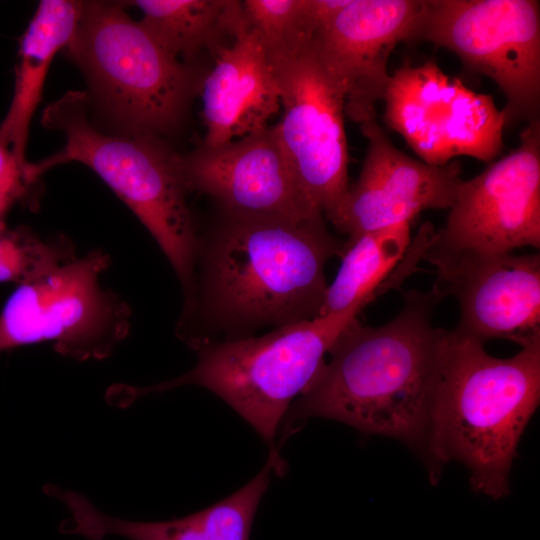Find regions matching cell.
I'll use <instances>...</instances> for the list:
<instances>
[{"label": "cell", "instance_id": "cell-1", "mask_svg": "<svg viewBox=\"0 0 540 540\" xmlns=\"http://www.w3.org/2000/svg\"><path fill=\"white\" fill-rule=\"evenodd\" d=\"M445 296L434 283L428 291L404 292L399 312L381 326L352 321L287 411L284 435L299 422L324 418L396 439L420 458L435 484L432 423L448 330L433 326L432 315Z\"/></svg>", "mask_w": 540, "mask_h": 540}, {"label": "cell", "instance_id": "cell-2", "mask_svg": "<svg viewBox=\"0 0 540 540\" xmlns=\"http://www.w3.org/2000/svg\"><path fill=\"white\" fill-rule=\"evenodd\" d=\"M343 247L324 216L294 221L225 212L199 237L177 334L190 345L318 317L328 287L325 265Z\"/></svg>", "mask_w": 540, "mask_h": 540}, {"label": "cell", "instance_id": "cell-3", "mask_svg": "<svg viewBox=\"0 0 540 540\" xmlns=\"http://www.w3.org/2000/svg\"><path fill=\"white\" fill-rule=\"evenodd\" d=\"M540 402V342L497 358L484 344L448 330L433 414L436 483L450 461L464 465L473 491L510 493V471Z\"/></svg>", "mask_w": 540, "mask_h": 540}, {"label": "cell", "instance_id": "cell-4", "mask_svg": "<svg viewBox=\"0 0 540 540\" xmlns=\"http://www.w3.org/2000/svg\"><path fill=\"white\" fill-rule=\"evenodd\" d=\"M388 291L382 286L345 310L273 328L262 336L192 343L189 347L198 360L190 371L145 387L115 385L107 399L114 406L127 407L145 395L184 385L204 387L255 429L269 447L268 459L277 475H282L285 462L275 439L287 411L312 384L344 329Z\"/></svg>", "mask_w": 540, "mask_h": 540}, {"label": "cell", "instance_id": "cell-5", "mask_svg": "<svg viewBox=\"0 0 540 540\" xmlns=\"http://www.w3.org/2000/svg\"><path fill=\"white\" fill-rule=\"evenodd\" d=\"M87 93L70 91L44 110L45 127L60 130L65 145L26 168L32 183L50 168L80 162L91 168L153 236L186 295L192 286L199 236L187 203L182 159L157 136L111 135L88 118Z\"/></svg>", "mask_w": 540, "mask_h": 540}, {"label": "cell", "instance_id": "cell-6", "mask_svg": "<svg viewBox=\"0 0 540 540\" xmlns=\"http://www.w3.org/2000/svg\"><path fill=\"white\" fill-rule=\"evenodd\" d=\"M65 49L126 134L159 137L178 127L192 92L191 73L123 4L83 2Z\"/></svg>", "mask_w": 540, "mask_h": 540}, {"label": "cell", "instance_id": "cell-7", "mask_svg": "<svg viewBox=\"0 0 540 540\" xmlns=\"http://www.w3.org/2000/svg\"><path fill=\"white\" fill-rule=\"evenodd\" d=\"M109 264L95 249L18 285L0 313V352L50 342L79 361L110 356L129 332L131 309L100 283Z\"/></svg>", "mask_w": 540, "mask_h": 540}, {"label": "cell", "instance_id": "cell-8", "mask_svg": "<svg viewBox=\"0 0 540 540\" xmlns=\"http://www.w3.org/2000/svg\"><path fill=\"white\" fill-rule=\"evenodd\" d=\"M416 39L450 50L493 80L507 100L506 125L539 119V1L426 0Z\"/></svg>", "mask_w": 540, "mask_h": 540}, {"label": "cell", "instance_id": "cell-9", "mask_svg": "<svg viewBox=\"0 0 540 540\" xmlns=\"http://www.w3.org/2000/svg\"><path fill=\"white\" fill-rule=\"evenodd\" d=\"M267 53L282 108L272 127L305 198L327 219L349 186L344 91L319 59L312 38Z\"/></svg>", "mask_w": 540, "mask_h": 540}, {"label": "cell", "instance_id": "cell-10", "mask_svg": "<svg viewBox=\"0 0 540 540\" xmlns=\"http://www.w3.org/2000/svg\"><path fill=\"white\" fill-rule=\"evenodd\" d=\"M383 100L387 126L427 164L444 166L457 156L489 163L504 148L505 115L493 97L469 89L432 60L397 69Z\"/></svg>", "mask_w": 540, "mask_h": 540}, {"label": "cell", "instance_id": "cell-11", "mask_svg": "<svg viewBox=\"0 0 540 540\" xmlns=\"http://www.w3.org/2000/svg\"><path fill=\"white\" fill-rule=\"evenodd\" d=\"M432 243L447 249L503 254L540 247V122L520 144L474 178L462 181L445 225Z\"/></svg>", "mask_w": 540, "mask_h": 540}, {"label": "cell", "instance_id": "cell-12", "mask_svg": "<svg viewBox=\"0 0 540 540\" xmlns=\"http://www.w3.org/2000/svg\"><path fill=\"white\" fill-rule=\"evenodd\" d=\"M432 240L423 260L434 265L435 283L459 304L458 334L482 344L506 339L521 348L540 342L539 253L447 249Z\"/></svg>", "mask_w": 540, "mask_h": 540}, {"label": "cell", "instance_id": "cell-13", "mask_svg": "<svg viewBox=\"0 0 540 540\" xmlns=\"http://www.w3.org/2000/svg\"><path fill=\"white\" fill-rule=\"evenodd\" d=\"M426 0H349L312 37L319 59L345 94V115L376 119L390 80L389 56L416 39Z\"/></svg>", "mask_w": 540, "mask_h": 540}, {"label": "cell", "instance_id": "cell-14", "mask_svg": "<svg viewBox=\"0 0 540 540\" xmlns=\"http://www.w3.org/2000/svg\"><path fill=\"white\" fill-rule=\"evenodd\" d=\"M360 129L367 151L358 179L327 218L348 238L413 219L426 209H449L463 181L461 165L434 166L399 150L377 119Z\"/></svg>", "mask_w": 540, "mask_h": 540}, {"label": "cell", "instance_id": "cell-15", "mask_svg": "<svg viewBox=\"0 0 540 540\" xmlns=\"http://www.w3.org/2000/svg\"><path fill=\"white\" fill-rule=\"evenodd\" d=\"M181 159L188 190L209 195L227 213L294 221L323 216L305 198L273 127L200 146Z\"/></svg>", "mask_w": 540, "mask_h": 540}, {"label": "cell", "instance_id": "cell-16", "mask_svg": "<svg viewBox=\"0 0 540 540\" xmlns=\"http://www.w3.org/2000/svg\"><path fill=\"white\" fill-rule=\"evenodd\" d=\"M202 104L207 148L263 131L281 108L267 50L244 13L231 40L215 53L202 84Z\"/></svg>", "mask_w": 540, "mask_h": 540}, {"label": "cell", "instance_id": "cell-17", "mask_svg": "<svg viewBox=\"0 0 540 540\" xmlns=\"http://www.w3.org/2000/svg\"><path fill=\"white\" fill-rule=\"evenodd\" d=\"M274 471L268 459L245 486L201 511L166 521H131L100 512L84 496L62 490L58 499L70 512L60 530L88 540L114 535L128 540H249L260 500Z\"/></svg>", "mask_w": 540, "mask_h": 540}, {"label": "cell", "instance_id": "cell-18", "mask_svg": "<svg viewBox=\"0 0 540 540\" xmlns=\"http://www.w3.org/2000/svg\"><path fill=\"white\" fill-rule=\"evenodd\" d=\"M81 1H40L21 37L14 95L0 125L17 162L24 168L25 149L33 113L40 101L54 56L72 40L82 10Z\"/></svg>", "mask_w": 540, "mask_h": 540}, {"label": "cell", "instance_id": "cell-19", "mask_svg": "<svg viewBox=\"0 0 540 540\" xmlns=\"http://www.w3.org/2000/svg\"><path fill=\"white\" fill-rule=\"evenodd\" d=\"M141 23L171 55L191 58L203 49L215 53L230 41L243 17L240 1L135 0Z\"/></svg>", "mask_w": 540, "mask_h": 540}, {"label": "cell", "instance_id": "cell-20", "mask_svg": "<svg viewBox=\"0 0 540 540\" xmlns=\"http://www.w3.org/2000/svg\"><path fill=\"white\" fill-rule=\"evenodd\" d=\"M411 223L369 231L344 241L342 262L327 287L319 316L345 310L383 285L410 247Z\"/></svg>", "mask_w": 540, "mask_h": 540}, {"label": "cell", "instance_id": "cell-21", "mask_svg": "<svg viewBox=\"0 0 540 540\" xmlns=\"http://www.w3.org/2000/svg\"><path fill=\"white\" fill-rule=\"evenodd\" d=\"M76 256L65 237L43 239L28 228H6L0 232V282L32 281Z\"/></svg>", "mask_w": 540, "mask_h": 540}, {"label": "cell", "instance_id": "cell-22", "mask_svg": "<svg viewBox=\"0 0 540 540\" xmlns=\"http://www.w3.org/2000/svg\"><path fill=\"white\" fill-rule=\"evenodd\" d=\"M241 5L248 24L268 51L312 38L306 21L307 0H246Z\"/></svg>", "mask_w": 540, "mask_h": 540}, {"label": "cell", "instance_id": "cell-23", "mask_svg": "<svg viewBox=\"0 0 540 540\" xmlns=\"http://www.w3.org/2000/svg\"><path fill=\"white\" fill-rule=\"evenodd\" d=\"M26 168L17 162L9 143L0 132V185L20 182L29 185Z\"/></svg>", "mask_w": 540, "mask_h": 540}, {"label": "cell", "instance_id": "cell-24", "mask_svg": "<svg viewBox=\"0 0 540 540\" xmlns=\"http://www.w3.org/2000/svg\"><path fill=\"white\" fill-rule=\"evenodd\" d=\"M27 187L28 184L23 182L0 185V232L6 229L4 222L6 213L24 194Z\"/></svg>", "mask_w": 540, "mask_h": 540}]
</instances>
